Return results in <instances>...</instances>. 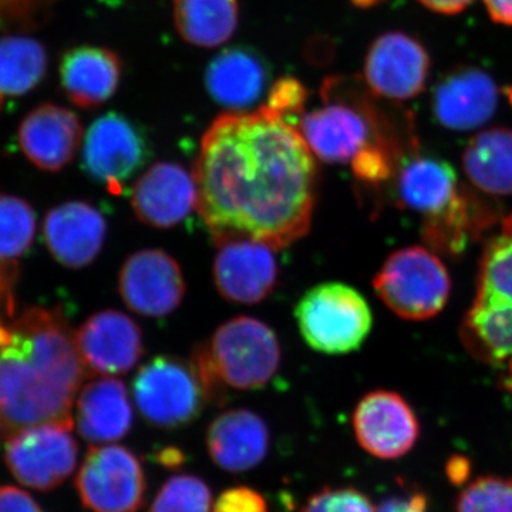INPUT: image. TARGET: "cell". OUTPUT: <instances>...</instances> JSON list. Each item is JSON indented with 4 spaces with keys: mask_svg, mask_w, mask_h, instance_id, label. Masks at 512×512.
<instances>
[{
    "mask_svg": "<svg viewBox=\"0 0 512 512\" xmlns=\"http://www.w3.org/2000/svg\"><path fill=\"white\" fill-rule=\"evenodd\" d=\"M503 386L512 393V360L507 363V369L503 376Z\"/></svg>",
    "mask_w": 512,
    "mask_h": 512,
    "instance_id": "bcb514c9",
    "label": "cell"
},
{
    "mask_svg": "<svg viewBox=\"0 0 512 512\" xmlns=\"http://www.w3.org/2000/svg\"><path fill=\"white\" fill-rule=\"evenodd\" d=\"M421 5L441 15H458L466 10L474 0H419Z\"/></svg>",
    "mask_w": 512,
    "mask_h": 512,
    "instance_id": "60d3db41",
    "label": "cell"
},
{
    "mask_svg": "<svg viewBox=\"0 0 512 512\" xmlns=\"http://www.w3.org/2000/svg\"><path fill=\"white\" fill-rule=\"evenodd\" d=\"M429 503L427 497L421 491H409V493L396 494L386 498L376 507V512H427Z\"/></svg>",
    "mask_w": 512,
    "mask_h": 512,
    "instance_id": "ab89813d",
    "label": "cell"
},
{
    "mask_svg": "<svg viewBox=\"0 0 512 512\" xmlns=\"http://www.w3.org/2000/svg\"><path fill=\"white\" fill-rule=\"evenodd\" d=\"M471 355L488 365L512 360V301L474 299L460 330Z\"/></svg>",
    "mask_w": 512,
    "mask_h": 512,
    "instance_id": "484cf974",
    "label": "cell"
},
{
    "mask_svg": "<svg viewBox=\"0 0 512 512\" xmlns=\"http://www.w3.org/2000/svg\"><path fill=\"white\" fill-rule=\"evenodd\" d=\"M0 106H2V96H0Z\"/></svg>",
    "mask_w": 512,
    "mask_h": 512,
    "instance_id": "f907efd6",
    "label": "cell"
},
{
    "mask_svg": "<svg viewBox=\"0 0 512 512\" xmlns=\"http://www.w3.org/2000/svg\"><path fill=\"white\" fill-rule=\"evenodd\" d=\"M460 190L451 164L434 157L410 158L397 178L399 204L419 212L424 220L450 207Z\"/></svg>",
    "mask_w": 512,
    "mask_h": 512,
    "instance_id": "d4e9b609",
    "label": "cell"
},
{
    "mask_svg": "<svg viewBox=\"0 0 512 512\" xmlns=\"http://www.w3.org/2000/svg\"><path fill=\"white\" fill-rule=\"evenodd\" d=\"M89 373L60 309L33 306L0 318V437L42 424L73 427L74 400Z\"/></svg>",
    "mask_w": 512,
    "mask_h": 512,
    "instance_id": "7a4b0ae2",
    "label": "cell"
},
{
    "mask_svg": "<svg viewBox=\"0 0 512 512\" xmlns=\"http://www.w3.org/2000/svg\"><path fill=\"white\" fill-rule=\"evenodd\" d=\"M350 2L357 6V8L367 9L379 5V3H382L383 0H350Z\"/></svg>",
    "mask_w": 512,
    "mask_h": 512,
    "instance_id": "7dc6e473",
    "label": "cell"
},
{
    "mask_svg": "<svg viewBox=\"0 0 512 512\" xmlns=\"http://www.w3.org/2000/svg\"><path fill=\"white\" fill-rule=\"evenodd\" d=\"M498 89L480 67H457L434 86L431 107L441 126L470 131L484 126L497 110Z\"/></svg>",
    "mask_w": 512,
    "mask_h": 512,
    "instance_id": "e0dca14e",
    "label": "cell"
},
{
    "mask_svg": "<svg viewBox=\"0 0 512 512\" xmlns=\"http://www.w3.org/2000/svg\"><path fill=\"white\" fill-rule=\"evenodd\" d=\"M456 512H512V478L484 476L458 494Z\"/></svg>",
    "mask_w": 512,
    "mask_h": 512,
    "instance_id": "d6a6232c",
    "label": "cell"
},
{
    "mask_svg": "<svg viewBox=\"0 0 512 512\" xmlns=\"http://www.w3.org/2000/svg\"><path fill=\"white\" fill-rule=\"evenodd\" d=\"M447 473L453 483L460 484L466 481L468 473H470V464L467 458L454 457L453 460L448 461Z\"/></svg>",
    "mask_w": 512,
    "mask_h": 512,
    "instance_id": "7bdbcfd3",
    "label": "cell"
},
{
    "mask_svg": "<svg viewBox=\"0 0 512 512\" xmlns=\"http://www.w3.org/2000/svg\"><path fill=\"white\" fill-rule=\"evenodd\" d=\"M36 214L29 202L0 194V261L15 262L32 248Z\"/></svg>",
    "mask_w": 512,
    "mask_h": 512,
    "instance_id": "f546056e",
    "label": "cell"
},
{
    "mask_svg": "<svg viewBox=\"0 0 512 512\" xmlns=\"http://www.w3.org/2000/svg\"><path fill=\"white\" fill-rule=\"evenodd\" d=\"M83 138V127L73 111L52 103L30 111L19 127V146L39 170L57 173L72 163Z\"/></svg>",
    "mask_w": 512,
    "mask_h": 512,
    "instance_id": "d6986e66",
    "label": "cell"
},
{
    "mask_svg": "<svg viewBox=\"0 0 512 512\" xmlns=\"http://www.w3.org/2000/svg\"><path fill=\"white\" fill-rule=\"evenodd\" d=\"M158 456H160L158 460H160V463L164 464L165 467H177L183 463V453H181L178 448H164Z\"/></svg>",
    "mask_w": 512,
    "mask_h": 512,
    "instance_id": "ee69618b",
    "label": "cell"
},
{
    "mask_svg": "<svg viewBox=\"0 0 512 512\" xmlns=\"http://www.w3.org/2000/svg\"><path fill=\"white\" fill-rule=\"evenodd\" d=\"M173 19L185 42L214 49L237 32L238 0H174Z\"/></svg>",
    "mask_w": 512,
    "mask_h": 512,
    "instance_id": "83f0119b",
    "label": "cell"
},
{
    "mask_svg": "<svg viewBox=\"0 0 512 512\" xmlns=\"http://www.w3.org/2000/svg\"><path fill=\"white\" fill-rule=\"evenodd\" d=\"M28 5L29 2H25V0H0V28L5 25L3 22H6V20L9 19L8 12H6V10H16V13L20 16V6L26 8Z\"/></svg>",
    "mask_w": 512,
    "mask_h": 512,
    "instance_id": "f6af8a7d",
    "label": "cell"
},
{
    "mask_svg": "<svg viewBox=\"0 0 512 512\" xmlns=\"http://www.w3.org/2000/svg\"><path fill=\"white\" fill-rule=\"evenodd\" d=\"M302 512H376V507L356 488H325L309 498Z\"/></svg>",
    "mask_w": 512,
    "mask_h": 512,
    "instance_id": "e575fe53",
    "label": "cell"
},
{
    "mask_svg": "<svg viewBox=\"0 0 512 512\" xmlns=\"http://www.w3.org/2000/svg\"><path fill=\"white\" fill-rule=\"evenodd\" d=\"M497 215L490 202L461 187L450 207L424 220L423 238L436 251L456 256L494 224Z\"/></svg>",
    "mask_w": 512,
    "mask_h": 512,
    "instance_id": "cb8c5ba5",
    "label": "cell"
},
{
    "mask_svg": "<svg viewBox=\"0 0 512 512\" xmlns=\"http://www.w3.org/2000/svg\"><path fill=\"white\" fill-rule=\"evenodd\" d=\"M505 96L508 97V101H510L512 106V87H508V89H505Z\"/></svg>",
    "mask_w": 512,
    "mask_h": 512,
    "instance_id": "681fc988",
    "label": "cell"
},
{
    "mask_svg": "<svg viewBox=\"0 0 512 512\" xmlns=\"http://www.w3.org/2000/svg\"><path fill=\"white\" fill-rule=\"evenodd\" d=\"M281 345L272 328L251 316L222 323L195 349L192 362L200 372L210 400L224 387L262 389L281 366Z\"/></svg>",
    "mask_w": 512,
    "mask_h": 512,
    "instance_id": "3957f363",
    "label": "cell"
},
{
    "mask_svg": "<svg viewBox=\"0 0 512 512\" xmlns=\"http://www.w3.org/2000/svg\"><path fill=\"white\" fill-rule=\"evenodd\" d=\"M357 443L370 456L397 460L409 454L420 437V423L399 393L375 390L367 393L353 412Z\"/></svg>",
    "mask_w": 512,
    "mask_h": 512,
    "instance_id": "4fadbf2b",
    "label": "cell"
},
{
    "mask_svg": "<svg viewBox=\"0 0 512 512\" xmlns=\"http://www.w3.org/2000/svg\"><path fill=\"white\" fill-rule=\"evenodd\" d=\"M431 60L416 37L389 32L377 37L367 50L365 82L370 92L382 99L412 100L424 92Z\"/></svg>",
    "mask_w": 512,
    "mask_h": 512,
    "instance_id": "8fae6325",
    "label": "cell"
},
{
    "mask_svg": "<svg viewBox=\"0 0 512 512\" xmlns=\"http://www.w3.org/2000/svg\"><path fill=\"white\" fill-rule=\"evenodd\" d=\"M181 266L163 249H143L121 266L119 292L127 308L160 319L180 308L185 296Z\"/></svg>",
    "mask_w": 512,
    "mask_h": 512,
    "instance_id": "7c38bea8",
    "label": "cell"
},
{
    "mask_svg": "<svg viewBox=\"0 0 512 512\" xmlns=\"http://www.w3.org/2000/svg\"><path fill=\"white\" fill-rule=\"evenodd\" d=\"M150 156V144L143 130L116 111L93 121L84 136L83 171L113 194L124 190V185Z\"/></svg>",
    "mask_w": 512,
    "mask_h": 512,
    "instance_id": "9c48e42d",
    "label": "cell"
},
{
    "mask_svg": "<svg viewBox=\"0 0 512 512\" xmlns=\"http://www.w3.org/2000/svg\"><path fill=\"white\" fill-rule=\"evenodd\" d=\"M268 63L251 47H228L205 70V87L211 99L228 111H248L268 87Z\"/></svg>",
    "mask_w": 512,
    "mask_h": 512,
    "instance_id": "ffe728a7",
    "label": "cell"
},
{
    "mask_svg": "<svg viewBox=\"0 0 512 512\" xmlns=\"http://www.w3.org/2000/svg\"><path fill=\"white\" fill-rule=\"evenodd\" d=\"M131 207L138 220L150 227H177L197 208L194 175L168 161L151 165L134 184Z\"/></svg>",
    "mask_w": 512,
    "mask_h": 512,
    "instance_id": "2e32d148",
    "label": "cell"
},
{
    "mask_svg": "<svg viewBox=\"0 0 512 512\" xmlns=\"http://www.w3.org/2000/svg\"><path fill=\"white\" fill-rule=\"evenodd\" d=\"M303 340L316 352L346 355L363 345L373 316L362 293L342 282H325L309 289L295 308Z\"/></svg>",
    "mask_w": 512,
    "mask_h": 512,
    "instance_id": "277c9868",
    "label": "cell"
},
{
    "mask_svg": "<svg viewBox=\"0 0 512 512\" xmlns=\"http://www.w3.org/2000/svg\"><path fill=\"white\" fill-rule=\"evenodd\" d=\"M47 55L42 43L26 36L0 37V96H22L42 82Z\"/></svg>",
    "mask_w": 512,
    "mask_h": 512,
    "instance_id": "f1b7e54d",
    "label": "cell"
},
{
    "mask_svg": "<svg viewBox=\"0 0 512 512\" xmlns=\"http://www.w3.org/2000/svg\"><path fill=\"white\" fill-rule=\"evenodd\" d=\"M84 365L101 376L123 375L144 352L143 332L126 313L106 309L90 316L76 332Z\"/></svg>",
    "mask_w": 512,
    "mask_h": 512,
    "instance_id": "9a60e30c",
    "label": "cell"
},
{
    "mask_svg": "<svg viewBox=\"0 0 512 512\" xmlns=\"http://www.w3.org/2000/svg\"><path fill=\"white\" fill-rule=\"evenodd\" d=\"M373 286L384 305L406 320L439 315L451 293L446 266L439 256L423 247L404 248L390 255Z\"/></svg>",
    "mask_w": 512,
    "mask_h": 512,
    "instance_id": "5b68a950",
    "label": "cell"
},
{
    "mask_svg": "<svg viewBox=\"0 0 512 512\" xmlns=\"http://www.w3.org/2000/svg\"><path fill=\"white\" fill-rule=\"evenodd\" d=\"M468 180L488 195L512 194V130L493 127L471 138L463 153Z\"/></svg>",
    "mask_w": 512,
    "mask_h": 512,
    "instance_id": "4316f807",
    "label": "cell"
},
{
    "mask_svg": "<svg viewBox=\"0 0 512 512\" xmlns=\"http://www.w3.org/2000/svg\"><path fill=\"white\" fill-rule=\"evenodd\" d=\"M19 269L15 262L0 261V318L15 315V289Z\"/></svg>",
    "mask_w": 512,
    "mask_h": 512,
    "instance_id": "74e56055",
    "label": "cell"
},
{
    "mask_svg": "<svg viewBox=\"0 0 512 512\" xmlns=\"http://www.w3.org/2000/svg\"><path fill=\"white\" fill-rule=\"evenodd\" d=\"M60 80L67 97L76 106L82 109L99 107L119 89V56L106 47H74L60 63Z\"/></svg>",
    "mask_w": 512,
    "mask_h": 512,
    "instance_id": "603a6c76",
    "label": "cell"
},
{
    "mask_svg": "<svg viewBox=\"0 0 512 512\" xmlns=\"http://www.w3.org/2000/svg\"><path fill=\"white\" fill-rule=\"evenodd\" d=\"M476 298L512 301V237L488 241L481 258Z\"/></svg>",
    "mask_w": 512,
    "mask_h": 512,
    "instance_id": "4dcf8cb0",
    "label": "cell"
},
{
    "mask_svg": "<svg viewBox=\"0 0 512 512\" xmlns=\"http://www.w3.org/2000/svg\"><path fill=\"white\" fill-rule=\"evenodd\" d=\"M0 512H45L35 498L13 485H0Z\"/></svg>",
    "mask_w": 512,
    "mask_h": 512,
    "instance_id": "f35d334b",
    "label": "cell"
},
{
    "mask_svg": "<svg viewBox=\"0 0 512 512\" xmlns=\"http://www.w3.org/2000/svg\"><path fill=\"white\" fill-rule=\"evenodd\" d=\"M271 434L264 419L247 409H232L215 417L208 427L207 448L218 467L244 473L268 456Z\"/></svg>",
    "mask_w": 512,
    "mask_h": 512,
    "instance_id": "44dd1931",
    "label": "cell"
},
{
    "mask_svg": "<svg viewBox=\"0 0 512 512\" xmlns=\"http://www.w3.org/2000/svg\"><path fill=\"white\" fill-rule=\"evenodd\" d=\"M306 100H308V90L303 87V84L293 77H284L276 80L264 106L272 113L289 121L303 114Z\"/></svg>",
    "mask_w": 512,
    "mask_h": 512,
    "instance_id": "d590c367",
    "label": "cell"
},
{
    "mask_svg": "<svg viewBox=\"0 0 512 512\" xmlns=\"http://www.w3.org/2000/svg\"><path fill=\"white\" fill-rule=\"evenodd\" d=\"M211 488L200 477L178 474L158 490L150 512H211Z\"/></svg>",
    "mask_w": 512,
    "mask_h": 512,
    "instance_id": "1f68e13d",
    "label": "cell"
},
{
    "mask_svg": "<svg viewBox=\"0 0 512 512\" xmlns=\"http://www.w3.org/2000/svg\"><path fill=\"white\" fill-rule=\"evenodd\" d=\"M73 427L42 424L6 439L5 463L10 474L32 490L52 491L72 476L79 447Z\"/></svg>",
    "mask_w": 512,
    "mask_h": 512,
    "instance_id": "30bf717a",
    "label": "cell"
},
{
    "mask_svg": "<svg viewBox=\"0 0 512 512\" xmlns=\"http://www.w3.org/2000/svg\"><path fill=\"white\" fill-rule=\"evenodd\" d=\"M323 99V107L303 113L298 128L313 156L323 163H349L373 140H386L377 131L369 103H353L325 90Z\"/></svg>",
    "mask_w": 512,
    "mask_h": 512,
    "instance_id": "ba28073f",
    "label": "cell"
},
{
    "mask_svg": "<svg viewBox=\"0 0 512 512\" xmlns=\"http://www.w3.org/2000/svg\"><path fill=\"white\" fill-rule=\"evenodd\" d=\"M212 512H269V510L261 493L247 485H238L220 494L212 505Z\"/></svg>",
    "mask_w": 512,
    "mask_h": 512,
    "instance_id": "8d00e7d4",
    "label": "cell"
},
{
    "mask_svg": "<svg viewBox=\"0 0 512 512\" xmlns=\"http://www.w3.org/2000/svg\"><path fill=\"white\" fill-rule=\"evenodd\" d=\"M503 232L504 234L511 235L512 237V215H510V217L504 218Z\"/></svg>",
    "mask_w": 512,
    "mask_h": 512,
    "instance_id": "c3c4849f",
    "label": "cell"
},
{
    "mask_svg": "<svg viewBox=\"0 0 512 512\" xmlns=\"http://www.w3.org/2000/svg\"><path fill=\"white\" fill-rule=\"evenodd\" d=\"M488 15L495 23L512 26V0H483Z\"/></svg>",
    "mask_w": 512,
    "mask_h": 512,
    "instance_id": "b9f144b4",
    "label": "cell"
},
{
    "mask_svg": "<svg viewBox=\"0 0 512 512\" xmlns=\"http://www.w3.org/2000/svg\"><path fill=\"white\" fill-rule=\"evenodd\" d=\"M192 175L198 214L217 245L251 239L282 249L311 228L315 156L298 128L265 106L215 119Z\"/></svg>",
    "mask_w": 512,
    "mask_h": 512,
    "instance_id": "6da1fadb",
    "label": "cell"
},
{
    "mask_svg": "<svg viewBox=\"0 0 512 512\" xmlns=\"http://www.w3.org/2000/svg\"><path fill=\"white\" fill-rule=\"evenodd\" d=\"M353 173L363 183L379 184L389 180L393 173L390 141L373 140L352 160Z\"/></svg>",
    "mask_w": 512,
    "mask_h": 512,
    "instance_id": "836d02e7",
    "label": "cell"
},
{
    "mask_svg": "<svg viewBox=\"0 0 512 512\" xmlns=\"http://www.w3.org/2000/svg\"><path fill=\"white\" fill-rule=\"evenodd\" d=\"M218 248L212 275L222 298L252 305L274 292L279 278L276 249L251 239H234Z\"/></svg>",
    "mask_w": 512,
    "mask_h": 512,
    "instance_id": "5bb4252c",
    "label": "cell"
},
{
    "mask_svg": "<svg viewBox=\"0 0 512 512\" xmlns=\"http://www.w3.org/2000/svg\"><path fill=\"white\" fill-rule=\"evenodd\" d=\"M133 394L141 416L161 429L190 424L210 402L194 362L174 356H157L141 367L134 377Z\"/></svg>",
    "mask_w": 512,
    "mask_h": 512,
    "instance_id": "8992f818",
    "label": "cell"
},
{
    "mask_svg": "<svg viewBox=\"0 0 512 512\" xmlns=\"http://www.w3.org/2000/svg\"><path fill=\"white\" fill-rule=\"evenodd\" d=\"M76 421L83 439L96 446L123 439L133 424L127 387L114 377L87 383L77 399Z\"/></svg>",
    "mask_w": 512,
    "mask_h": 512,
    "instance_id": "7402d4cb",
    "label": "cell"
},
{
    "mask_svg": "<svg viewBox=\"0 0 512 512\" xmlns=\"http://www.w3.org/2000/svg\"><path fill=\"white\" fill-rule=\"evenodd\" d=\"M76 490L89 511L137 512L146 500V473L127 447L101 444L87 451Z\"/></svg>",
    "mask_w": 512,
    "mask_h": 512,
    "instance_id": "52a82bcc",
    "label": "cell"
},
{
    "mask_svg": "<svg viewBox=\"0 0 512 512\" xmlns=\"http://www.w3.org/2000/svg\"><path fill=\"white\" fill-rule=\"evenodd\" d=\"M43 232L53 258L67 268L80 269L100 255L107 237V221L89 202H64L46 215Z\"/></svg>",
    "mask_w": 512,
    "mask_h": 512,
    "instance_id": "ac0fdd59",
    "label": "cell"
}]
</instances>
